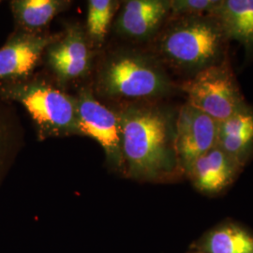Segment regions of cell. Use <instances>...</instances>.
Wrapping results in <instances>:
<instances>
[{
  "label": "cell",
  "mask_w": 253,
  "mask_h": 253,
  "mask_svg": "<svg viewBox=\"0 0 253 253\" xmlns=\"http://www.w3.org/2000/svg\"><path fill=\"white\" fill-rule=\"evenodd\" d=\"M70 4L63 0H15L10 7L19 26L33 33L49 25Z\"/></svg>",
  "instance_id": "14"
},
{
  "label": "cell",
  "mask_w": 253,
  "mask_h": 253,
  "mask_svg": "<svg viewBox=\"0 0 253 253\" xmlns=\"http://www.w3.org/2000/svg\"><path fill=\"white\" fill-rule=\"evenodd\" d=\"M242 169L216 145L190 163L185 176L200 193L216 196L233 185Z\"/></svg>",
  "instance_id": "8"
},
{
  "label": "cell",
  "mask_w": 253,
  "mask_h": 253,
  "mask_svg": "<svg viewBox=\"0 0 253 253\" xmlns=\"http://www.w3.org/2000/svg\"><path fill=\"white\" fill-rule=\"evenodd\" d=\"M118 4V2L112 0L88 1L86 26L88 35L93 42L98 44L103 42Z\"/></svg>",
  "instance_id": "15"
},
{
  "label": "cell",
  "mask_w": 253,
  "mask_h": 253,
  "mask_svg": "<svg viewBox=\"0 0 253 253\" xmlns=\"http://www.w3.org/2000/svg\"><path fill=\"white\" fill-rule=\"evenodd\" d=\"M98 87L109 98L150 100L170 95L175 84L156 57L132 52L113 56L104 64Z\"/></svg>",
  "instance_id": "3"
},
{
  "label": "cell",
  "mask_w": 253,
  "mask_h": 253,
  "mask_svg": "<svg viewBox=\"0 0 253 253\" xmlns=\"http://www.w3.org/2000/svg\"><path fill=\"white\" fill-rule=\"evenodd\" d=\"M192 248L202 253H253V233L228 219L209 229Z\"/></svg>",
  "instance_id": "12"
},
{
  "label": "cell",
  "mask_w": 253,
  "mask_h": 253,
  "mask_svg": "<svg viewBox=\"0 0 253 253\" xmlns=\"http://www.w3.org/2000/svg\"><path fill=\"white\" fill-rule=\"evenodd\" d=\"M170 16V0L126 1L118 16V32L132 40L155 36Z\"/></svg>",
  "instance_id": "11"
},
{
  "label": "cell",
  "mask_w": 253,
  "mask_h": 253,
  "mask_svg": "<svg viewBox=\"0 0 253 253\" xmlns=\"http://www.w3.org/2000/svg\"><path fill=\"white\" fill-rule=\"evenodd\" d=\"M217 125L188 102L181 106L175 118L174 145L184 174L190 163L217 145Z\"/></svg>",
  "instance_id": "7"
},
{
  "label": "cell",
  "mask_w": 253,
  "mask_h": 253,
  "mask_svg": "<svg viewBox=\"0 0 253 253\" xmlns=\"http://www.w3.org/2000/svg\"><path fill=\"white\" fill-rule=\"evenodd\" d=\"M218 137L253 138V108L246 103L231 117L218 122Z\"/></svg>",
  "instance_id": "16"
},
{
  "label": "cell",
  "mask_w": 253,
  "mask_h": 253,
  "mask_svg": "<svg viewBox=\"0 0 253 253\" xmlns=\"http://www.w3.org/2000/svg\"><path fill=\"white\" fill-rule=\"evenodd\" d=\"M55 37L20 33L0 48V81L27 77L40 62Z\"/></svg>",
  "instance_id": "10"
},
{
  "label": "cell",
  "mask_w": 253,
  "mask_h": 253,
  "mask_svg": "<svg viewBox=\"0 0 253 253\" xmlns=\"http://www.w3.org/2000/svg\"><path fill=\"white\" fill-rule=\"evenodd\" d=\"M6 94L26 108L42 138L81 134L76 100L63 91L36 81L11 85Z\"/></svg>",
  "instance_id": "4"
},
{
  "label": "cell",
  "mask_w": 253,
  "mask_h": 253,
  "mask_svg": "<svg viewBox=\"0 0 253 253\" xmlns=\"http://www.w3.org/2000/svg\"><path fill=\"white\" fill-rule=\"evenodd\" d=\"M187 102L217 123L246 104L228 58L187 79L180 85Z\"/></svg>",
  "instance_id": "5"
},
{
  "label": "cell",
  "mask_w": 253,
  "mask_h": 253,
  "mask_svg": "<svg viewBox=\"0 0 253 253\" xmlns=\"http://www.w3.org/2000/svg\"><path fill=\"white\" fill-rule=\"evenodd\" d=\"M190 253H200V252H198V251H195V250H193V251H192V252H190Z\"/></svg>",
  "instance_id": "18"
},
{
  "label": "cell",
  "mask_w": 253,
  "mask_h": 253,
  "mask_svg": "<svg viewBox=\"0 0 253 253\" xmlns=\"http://www.w3.org/2000/svg\"><path fill=\"white\" fill-rule=\"evenodd\" d=\"M218 3L219 0H170L169 18L212 15Z\"/></svg>",
  "instance_id": "17"
},
{
  "label": "cell",
  "mask_w": 253,
  "mask_h": 253,
  "mask_svg": "<svg viewBox=\"0 0 253 253\" xmlns=\"http://www.w3.org/2000/svg\"><path fill=\"white\" fill-rule=\"evenodd\" d=\"M124 169L137 180L169 181L185 176L175 151V118L169 110L131 105L120 115Z\"/></svg>",
  "instance_id": "1"
},
{
  "label": "cell",
  "mask_w": 253,
  "mask_h": 253,
  "mask_svg": "<svg viewBox=\"0 0 253 253\" xmlns=\"http://www.w3.org/2000/svg\"><path fill=\"white\" fill-rule=\"evenodd\" d=\"M170 19L155 42L160 62L189 79L226 58L228 39L213 15Z\"/></svg>",
  "instance_id": "2"
},
{
  "label": "cell",
  "mask_w": 253,
  "mask_h": 253,
  "mask_svg": "<svg viewBox=\"0 0 253 253\" xmlns=\"http://www.w3.org/2000/svg\"><path fill=\"white\" fill-rule=\"evenodd\" d=\"M75 100L81 134L96 140L103 148L109 163L122 169L124 160L119 116L96 100L88 90H82Z\"/></svg>",
  "instance_id": "6"
},
{
  "label": "cell",
  "mask_w": 253,
  "mask_h": 253,
  "mask_svg": "<svg viewBox=\"0 0 253 253\" xmlns=\"http://www.w3.org/2000/svg\"><path fill=\"white\" fill-rule=\"evenodd\" d=\"M228 41L234 40L253 53V0H219L212 13Z\"/></svg>",
  "instance_id": "13"
},
{
  "label": "cell",
  "mask_w": 253,
  "mask_h": 253,
  "mask_svg": "<svg viewBox=\"0 0 253 253\" xmlns=\"http://www.w3.org/2000/svg\"><path fill=\"white\" fill-rule=\"evenodd\" d=\"M46 51L49 66L64 83L84 77L90 71L92 54L81 27L70 26L63 38L56 40Z\"/></svg>",
  "instance_id": "9"
}]
</instances>
